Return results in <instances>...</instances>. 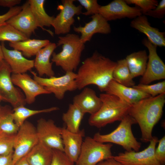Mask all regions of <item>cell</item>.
I'll list each match as a JSON object with an SVG mask.
<instances>
[{
    "label": "cell",
    "instance_id": "6da1fadb",
    "mask_svg": "<svg viewBox=\"0 0 165 165\" xmlns=\"http://www.w3.org/2000/svg\"><path fill=\"white\" fill-rule=\"evenodd\" d=\"M116 64V62L95 51L84 60L76 73L78 89L95 85L101 91H105L113 79V72Z\"/></svg>",
    "mask_w": 165,
    "mask_h": 165
},
{
    "label": "cell",
    "instance_id": "7a4b0ae2",
    "mask_svg": "<svg viewBox=\"0 0 165 165\" xmlns=\"http://www.w3.org/2000/svg\"><path fill=\"white\" fill-rule=\"evenodd\" d=\"M165 103V94H162L142 99L131 105L128 115L139 125L143 142H148L152 140L153 129L162 117Z\"/></svg>",
    "mask_w": 165,
    "mask_h": 165
},
{
    "label": "cell",
    "instance_id": "3957f363",
    "mask_svg": "<svg viewBox=\"0 0 165 165\" xmlns=\"http://www.w3.org/2000/svg\"><path fill=\"white\" fill-rule=\"evenodd\" d=\"M58 38L57 45L61 46L62 50L58 53L53 52L51 60L65 72H74L80 62L82 53L85 48V44L81 41L79 35L75 34L68 33Z\"/></svg>",
    "mask_w": 165,
    "mask_h": 165
},
{
    "label": "cell",
    "instance_id": "277c9868",
    "mask_svg": "<svg viewBox=\"0 0 165 165\" xmlns=\"http://www.w3.org/2000/svg\"><path fill=\"white\" fill-rule=\"evenodd\" d=\"M99 97L102 105L96 113L90 116L88 123L90 126L103 127L116 121H121L128 114L131 105L117 97L106 93L100 94Z\"/></svg>",
    "mask_w": 165,
    "mask_h": 165
},
{
    "label": "cell",
    "instance_id": "5b68a950",
    "mask_svg": "<svg viewBox=\"0 0 165 165\" xmlns=\"http://www.w3.org/2000/svg\"><path fill=\"white\" fill-rule=\"evenodd\" d=\"M136 123L135 120L128 114L120 121L119 126L113 131L105 134L97 133L93 138L101 143L109 142L118 145L127 151L132 150L139 151L141 143L134 137L131 129L132 125Z\"/></svg>",
    "mask_w": 165,
    "mask_h": 165
},
{
    "label": "cell",
    "instance_id": "8992f818",
    "mask_svg": "<svg viewBox=\"0 0 165 165\" xmlns=\"http://www.w3.org/2000/svg\"><path fill=\"white\" fill-rule=\"evenodd\" d=\"M113 145L97 141L90 137L83 141L80 153L76 165H96L99 163L113 157L111 152Z\"/></svg>",
    "mask_w": 165,
    "mask_h": 165
},
{
    "label": "cell",
    "instance_id": "52a82bcc",
    "mask_svg": "<svg viewBox=\"0 0 165 165\" xmlns=\"http://www.w3.org/2000/svg\"><path fill=\"white\" fill-rule=\"evenodd\" d=\"M33 79L43 86L50 94H53L58 99H62L67 91L78 89L76 82V73L67 72L61 76H54L44 78L38 76L33 71H31Z\"/></svg>",
    "mask_w": 165,
    "mask_h": 165
},
{
    "label": "cell",
    "instance_id": "ba28073f",
    "mask_svg": "<svg viewBox=\"0 0 165 165\" xmlns=\"http://www.w3.org/2000/svg\"><path fill=\"white\" fill-rule=\"evenodd\" d=\"M38 141L36 128L31 123L26 121L19 127L15 136L13 155V164L26 156Z\"/></svg>",
    "mask_w": 165,
    "mask_h": 165
},
{
    "label": "cell",
    "instance_id": "9c48e42d",
    "mask_svg": "<svg viewBox=\"0 0 165 165\" xmlns=\"http://www.w3.org/2000/svg\"><path fill=\"white\" fill-rule=\"evenodd\" d=\"M11 70L3 59L0 66V98L10 103L13 108L26 104L24 95L14 86L11 77Z\"/></svg>",
    "mask_w": 165,
    "mask_h": 165
},
{
    "label": "cell",
    "instance_id": "30bf717a",
    "mask_svg": "<svg viewBox=\"0 0 165 165\" xmlns=\"http://www.w3.org/2000/svg\"><path fill=\"white\" fill-rule=\"evenodd\" d=\"M159 140L153 136L148 147L139 152L126 151L113 156L114 159L123 165H161L156 159L155 151Z\"/></svg>",
    "mask_w": 165,
    "mask_h": 165
},
{
    "label": "cell",
    "instance_id": "8fae6325",
    "mask_svg": "<svg viewBox=\"0 0 165 165\" xmlns=\"http://www.w3.org/2000/svg\"><path fill=\"white\" fill-rule=\"evenodd\" d=\"M142 43L147 48L148 55L146 69L140 83L149 84L153 81L164 79L165 64L157 54V46L147 38H144Z\"/></svg>",
    "mask_w": 165,
    "mask_h": 165
},
{
    "label": "cell",
    "instance_id": "7c38bea8",
    "mask_svg": "<svg viewBox=\"0 0 165 165\" xmlns=\"http://www.w3.org/2000/svg\"><path fill=\"white\" fill-rule=\"evenodd\" d=\"M61 5L58 6L60 12L54 17L52 26L57 35L68 34L70 32L71 26L75 20L74 16L82 14V6H75V0H61Z\"/></svg>",
    "mask_w": 165,
    "mask_h": 165
},
{
    "label": "cell",
    "instance_id": "4fadbf2b",
    "mask_svg": "<svg viewBox=\"0 0 165 165\" xmlns=\"http://www.w3.org/2000/svg\"><path fill=\"white\" fill-rule=\"evenodd\" d=\"M38 140L52 149L64 152L62 138V128L59 127L51 119H39L36 128Z\"/></svg>",
    "mask_w": 165,
    "mask_h": 165
},
{
    "label": "cell",
    "instance_id": "5bb4252c",
    "mask_svg": "<svg viewBox=\"0 0 165 165\" xmlns=\"http://www.w3.org/2000/svg\"><path fill=\"white\" fill-rule=\"evenodd\" d=\"M98 13L108 21L125 18L134 19L142 15L139 7L130 6L123 0H114L101 6Z\"/></svg>",
    "mask_w": 165,
    "mask_h": 165
},
{
    "label": "cell",
    "instance_id": "9a60e30c",
    "mask_svg": "<svg viewBox=\"0 0 165 165\" xmlns=\"http://www.w3.org/2000/svg\"><path fill=\"white\" fill-rule=\"evenodd\" d=\"M12 82L14 85L19 87L24 94L26 103L31 104L35 101L38 95L50 94L43 86L26 73L12 74Z\"/></svg>",
    "mask_w": 165,
    "mask_h": 165
},
{
    "label": "cell",
    "instance_id": "2e32d148",
    "mask_svg": "<svg viewBox=\"0 0 165 165\" xmlns=\"http://www.w3.org/2000/svg\"><path fill=\"white\" fill-rule=\"evenodd\" d=\"M21 11L6 22L25 35L28 38L38 27L28 1L22 6Z\"/></svg>",
    "mask_w": 165,
    "mask_h": 165
},
{
    "label": "cell",
    "instance_id": "e0dca14e",
    "mask_svg": "<svg viewBox=\"0 0 165 165\" xmlns=\"http://www.w3.org/2000/svg\"><path fill=\"white\" fill-rule=\"evenodd\" d=\"M91 20L86 23L84 26L74 27V31L80 33L81 41L85 43L90 41L93 35L97 33L108 34L111 33V29L110 24L103 16L99 13L92 15Z\"/></svg>",
    "mask_w": 165,
    "mask_h": 165
},
{
    "label": "cell",
    "instance_id": "ac0fdd59",
    "mask_svg": "<svg viewBox=\"0 0 165 165\" xmlns=\"http://www.w3.org/2000/svg\"><path fill=\"white\" fill-rule=\"evenodd\" d=\"M105 92L117 97L130 105L151 97L133 87H127L119 83L113 79L108 84Z\"/></svg>",
    "mask_w": 165,
    "mask_h": 165
},
{
    "label": "cell",
    "instance_id": "d6986e66",
    "mask_svg": "<svg viewBox=\"0 0 165 165\" xmlns=\"http://www.w3.org/2000/svg\"><path fill=\"white\" fill-rule=\"evenodd\" d=\"M1 45L3 59L9 66L12 74L26 73L34 67V60L27 59L20 51L8 49L3 42Z\"/></svg>",
    "mask_w": 165,
    "mask_h": 165
},
{
    "label": "cell",
    "instance_id": "ffe728a7",
    "mask_svg": "<svg viewBox=\"0 0 165 165\" xmlns=\"http://www.w3.org/2000/svg\"><path fill=\"white\" fill-rule=\"evenodd\" d=\"M84 130L76 133L71 132L66 127L62 129V138L64 152L73 163H76L79 156L85 136Z\"/></svg>",
    "mask_w": 165,
    "mask_h": 165
},
{
    "label": "cell",
    "instance_id": "44dd1931",
    "mask_svg": "<svg viewBox=\"0 0 165 165\" xmlns=\"http://www.w3.org/2000/svg\"><path fill=\"white\" fill-rule=\"evenodd\" d=\"M130 26L145 34L153 45L160 47L165 46V32L152 27L145 15L142 14L134 19Z\"/></svg>",
    "mask_w": 165,
    "mask_h": 165
},
{
    "label": "cell",
    "instance_id": "7402d4cb",
    "mask_svg": "<svg viewBox=\"0 0 165 165\" xmlns=\"http://www.w3.org/2000/svg\"><path fill=\"white\" fill-rule=\"evenodd\" d=\"M73 98V104L77 106L85 114L90 115L96 113L101 107L102 102L92 89L86 87Z\"/></svg>",
    "mask_w": 165,
    "mask_h": 165
},
{
    "label": "cell",
    "instance_id": "603a6c76",
    "mask_svg": "<svg viewBox=\"0 0 165 165\" xmlns=\"http://www.w3.org/2000/svg\"><path fill=\"white\" fill-rule=\"evenodd\" d=\"M57 47L55 43L50 42L36 55L34 67L38 76L42 77L44 75L48 77L54 76L55 73L52 67L53 62H50V58Z\"/></svg>",
    "mask_w": 165,
    "mask_h": 165
},
{
    "label": "cell",
    "instance_id": "cb8c5ba5",
    "mask_svg": "<svg viewBox=\"0 0 165 165\" xmlns=\"http://www.w3.org/2000/svg\"><path fill=\"white\" fill-rule=\"evenodd\" d=\"M53 155V149L39 141L26 157L29 165H50Z\"/></svg>",
    "mask_w": 165,
    "mask_h": 165
},
{
    "label": "cell",
    "instance_id": "d4e9b609",
    "mask_svg": "<svg viewBox=\"0 0 165 165\" xmlns=\"http://www.w3.org/2000/svg\"><path fill=\"white\" fill-rule=\"evenodd\" d=\"M125 59L133 79L143 75L148 60V55L145 50L132 53Z\"/></svg>",
    "mask_w": 165,
    "mask_h": 165
},
{
    "label": "cell",
    "instance_id": "484cf974",
    "mask_svg": "<svg viewBox=\"0 0 165 165\" xmlns=\"http://www.w3.org/2000/svg\"><path fill=\"white\" fill-rule=\"evenodd\" d=\"M50 42L48 39H28L16 42L9 43V46L14 50L21 52L23 55L30 58L35 56L42 48L48 44Z\"/></svg>",
    "mask_w": 165,
    "mask_h": 165
},
{
    "label": "cell",
    "instance_id": "4316f807",
    "mask_svg": "<svg viewBox=\"0 0 165 165\" xmlns=\"http://www.w3.org/2000/svg\"><path fill=\"white\" fill-rule=\"evenodd\" d=\"M31 10L38 27L48 32L51 35L53 33L50 31L44 28V26L50 27L52 26L54 18V16H51L46 12L44 8V0H29Z\"/></svg>",
    "mask_w": 165,
    "mask_h": 165
},
{
    "label": "cell",
    "instance_id": "83f0119b",
    "mask_svg": "<svg viewBox=\"0 0 165 165\" xmlns=\"http://www.w3.org/2000/svg\"><path fill=\"white\" fill-rule=\"evenodd\" d=\"M85 114L76 105H69L67 111L63 113L62 119L65 123L66 129L73 133H77L80 130L79 127Z\"/></svg>",
    "mask_w": 165,
    "mask_h": 165
},
{
    "label": "cell",
    "instance_id": "f1b7e54d",
    "mask_svg": "<svg viewBox=\"0 0 165 165\" xmlns=\"http://www.w3.org/2000/svg\"><path fill=\"white\" fill-rule=\"evenodd\" d=\"M113 73V79L122 85L132 87L135 85L125 59L117 61Z\"/></svg>",
    "mask_w": 165,
    "mask_h": 165
},
{
    "label": "cell",
    "instance_id": "f546056e",
    "mask_svg": "<svg viewBox=\"0 0 165 165\" xmlns=\"http://www.w3.org/2000/svg\"><path fill=\"white\" fill-rule=\"evenodd\" d=\"M19 128L14 121L13 110L6 106L0 108V132L15 135Z\"/></svg>",
    "mask_w": 165,
    "mask_h": 165
},
{
    "label": "cell",
    "instance_id": "4dcf8cb0",
    "mask_svg": "<svg viewBox=\"0 0 165 165\" xmlns=\"http://www.w3.org/2000/svg\"><path fill=\"white\" fill-rule=\"evenodd\" d=\"M58 109L57 107H53L43 109L33 110L24 106H20L13 108V116L15 123L20 127L30 117L41 113L50 112Z\"/></svg>",
    "mask_w": 165,
    "mask_h": 165
},
{
    "label": "cell",
    "instance_id": "1f68e13d",
    "mask_svg": "<svg viewBox=\"0 0 165 165\" xmlns=\"http://www.w3.org/2000/svg\"><path fill=\"white\" fill-rule=\"evenodd\" d=\"M28 39L24 34L6 23L0 26V41L14 43Z\"/></svg>",
    "mask_w": 165,
    "mask_h": 165
},
{
    "label": "cell",
    "instance_id": "d6a6232c",
    "mask_svg": "<svg viewBox=\"0 0 165 165\" xmlns=\"http://www.w3.org/2000/svg\"><path fill=\"white\" fill-rule=\"evenodd\" d=\"M133 88L154 97L162 94H165V81L152 84L139 83L135 85Z\"/></svg>",
    "mask_w": 165,
    "mask_h": 165
},
{
    "label": "cell",
    "instance_id": "836d02e7",
    "mask_svg": "<svg viewBox=\"0 0 165 165\" xmlns=\"http://www.w3.org/2000/svg\"><path fill=\"white\" fill-rule=\"evenodd\" d=\"M15 135L0 132V156L8 155L13 152Z\"/></svg>",
    "mask_w": 165,
    "mask_h": 165
},
{
    "label": "cell",
    "instance_id": "e575fe53",
    "mask_svg": "<svg viewBox=\"0 0 165 165\" xmlns=\"http://www.w3.org/2000/svg\"><path fill=\"white\" fill-rule=\"evenodd\" d=\"M127 4H134L139 7L142 14L144 15L148 12L154 9L159 4L156 0H125Z\"/></svg>",
    "mask_w": 165,
    "mask_h": 165
},
{
    "label": "cell",
    "instance_id": "d590c367",
    "mask_svg": "<svg viewBox=\"0 0 165 165\" xmlns=\"http://www.w3.org/2000/svg\"><path fill=\"white\" fill-rule=\"evenodd\" d=\"M53 155L50 165H74L72 162L62 151L53 149Z\"/></svg>",
    "mask_w": 165,
    "mask_h": 165
},
{
    "label": "cell",
    "instance_id": "8d00e7d4",
    "mask_svg": "<svg viewBox=\"0 0 165 165\" xmlns=\"http://www.w3.org/2000/svg\"><path fill=\"white\" fill-rule=\"evenodd\" d=\"M82 6L84 7L86 11L82 13L85 16L93 15L98 13V11L101 6L97 0H77Z\"/></svg>",
    "mask_w": 165,
    "mask_h": 165
},
{
    "label": "cell",
    "instance_id": "74e56055",
    "mask_svg": "<svg viewBox=\"0 0 165 165\" xmlns=\"http://www.w3.org/2000/svg\"><path fill=\"white\" fill-rule=\"evenodd\" d=\"M157 147L156 148L155 154L156 159L161 165L165 163V136L158 140Z\"/></svg>",
    "mask_w": 165,
    "mask_h": 165
},
{
    "label": "cell",
    "instance_id": "f35d334b",
    "mask_svg": "<svg viewBox=\"0 0 165 165\" xmlns=\"http://www.w3.org/2000/svg\"><path fill=\"white\" fill-rule=\"evenodd\" d=\"M165 14V0H162L159 3L156 7L144 15L158 19L163 18Z\"/></svg>",
    "mask_w": 165,
    "mask_h": 165
},
{
    "label": "cell",
    "instance_id": "ab89813d",
    "mask_svg": "<svg viewBox=\"0 0 165 165\" xmlns=\"http://www.w3.org/2000/svg\"><path fill=\"white\" fill-rule=\"evenodd\" d=\"M22 9V6H16L10 8L6 13L0 15V26L5 24L10 18L18 13Z\"/></svg>",
    "mask_w": 165,
    "mask_h": 165
},
{
    "label": "cell",
    "instance_id": "60d3db41",
    "mask_svg": "<svg viewBox=\"0 0 165 165\" xmlns=\"http://www.w3.org/2000/svg\"><path fill=\"white\" fill-rule=\"evenodd\" d=\"M13 153L0 156V165H14L13 160Z\"/></svg>",
    "mask_w": 165,
    "mask_h": 165
},
{
    "label": "cell",
    "instance_id": "b9f144b4",
    "mask_svg": "<svg viewBox=\"0 0 165 165\" xmlns=\"http://www.w3.org/2000/svg\"><path fill=\"white\" fill-rule=\"evenodd\" d=\"M21 2V0H0V6L10 9L20 4Z\"/></svg>",
    "mask_w": 165,
    "mask_h": 165
},
{
    "label": "cell",
    "instance_id": "7bdbcfd3",
    "mask_svg": "<svg viewBox=\"0 0 165 165\" xmlns=\"http://www.w3.org/2000/svg\"><path fill=\"white\" fill-rule=\"evenodd\" d=\"M96 165H123L113 157L103 160Z\"/></svg>",
    "mask_w": 165,
    "mask_h": 165
},
{
    "label": "cell",
    "instance_id": "ee69618b",
    "mask_svg": "<svg viewBox=\"0 0 165 165\" xmlns=\"http://www.w3.org/2000/svg\"><path fill=\"white\" fill-rule=\"evenodd\" d=\"M15 165H29L26 156L20 160Z\"/></svg>",
    "mask_w": 165,
    "mask_h": 165
},
{
    "label": "cell",
    "instance_id": "f6af8a7d",
    "mask_svg": "<svg viewBox=\"0 0 165 165\" xmlns=\"http://www.w3.org/2000/svg\"><path fill=\"white\" fill-rule=\"evenodd\" d=\"M0 58L3 59V56L1 46V45L0 44Z\"/></svg>",
    "mask_w": 165,
    "mask_h": 165
},
{
    "label": "cell",
    "instance_id": "bcb514c9",
    "mask_svg": "<svg viewBox=\"0 0 165 165\" xmlns=\"http://www.w3.org/2000/svg\"><path fill=\"white\" fill-rule=\"evenodd\" d=\"M3 59L0 58V66L2 64V62L3 61Z\"/></svg>",
    "mask_w": 165,
    "mask_h": 165
},
{
    "label": "cell",
    "instance_id": "7dc6e473",
    "mask_svg": "<svg viewBox=\"0 0 165 165\" xmlns=\"http://www.w3.org/2000/svg\"><path fill=\"white\" fill-rule=\"evenodd\" d=\"M1 101V99L0 98V101Z\"/></svg>",
    "mask_w": 165,
    "mask_h": 165
},
{
    "label": "cell",
    "instance_id": "c3c4849f",
    "mask_svg": "<svg viewBox=\"0 0 165 165\" xmlns=\"http://www.w3.org/2000/svg\"></svg>",
    "mask_w": 165,
    "mask_h": 165
}]
</instances>
